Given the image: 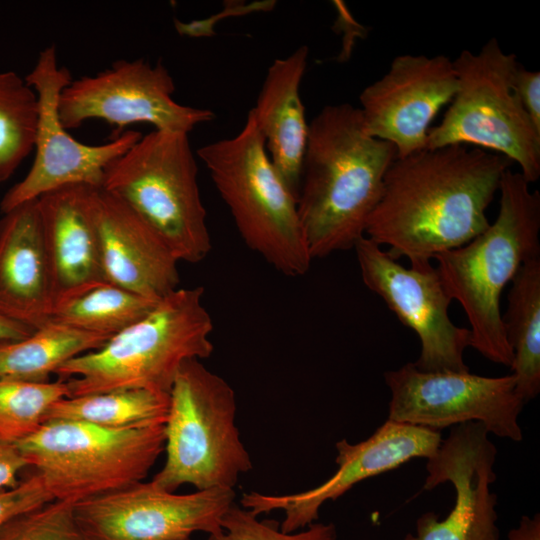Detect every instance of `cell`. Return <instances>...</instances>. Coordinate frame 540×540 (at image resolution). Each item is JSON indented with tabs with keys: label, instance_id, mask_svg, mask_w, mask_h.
I'll use <instances>...</instances> for the list:
<instances>
[{
	"label": "cell",
	"instance_id": "cell-1",
	"mask_svg": "<svg viewBox=\"0 0 540 540\" xmlns=\"http://www.w3.org/2000/svg\"><path fill=\"white\" fill-rule=\"evenodd\" d=\"M511 164L502 155L461 144L396 157L365 236L411 265L461 247L489 226L486 210Z\"/></svg>",
	"mask_w": 540,
	"mask_h": 540
},
{
	"label": "cell",
	"instance_id": "cell-2",
	"mask_svg": "<svg viewBox=\"0 0 540 540\" xmlns=\"http://www.w3.org/2000/svg\"><path fill=\"white\" fill-rule=\"evenodd\" d=\"M396 157L392 144L366 132L357 107L327 105L313 118L297 198L312 260L354 248L365 236Z\"/></svg>",
	"mask_w": 540,
	"mask_h": 540
},
{
	"label": "cell",
	"instance_id": "cell-3",
	"mask_svg": "<svg viewBox=\"0 0 540 540\" xmlns=\"http://www.w3.org/2000/svg\"><path fill=\"white\" fill-rule=\"evenodd\" d=\"M520 172L506 170L500 207L492 224L467 244L436 255V269L450 297L470 324V347L486 359L511 367L500 296L519 268L540 256V193Z\"/></svg>",
	"mask_w": 540,
	"mask_h": 540
},
{
	"label": "cell",
	"instance_id": "cell-4",
	"mask_svg": "<svg viewBox=\"0 0 540 540\" xmlns=\"http://www.w3.org/2000/svg\"><path fill=\"white\" fill-rule=\"evenodd\" d=\"M203 294L200 286L177 288L101 348L59 367L55 374L66 381L69 397L121 389L169 394L186 361L206 359L214 351Z\"/></svg>",
	"mask_w": 540,
	"mask_h": 540
},
{
	"label": "cell",
	"instance_id": "cell-5",
	"mask_svg": "<svg viewBox=\"0 0 540 540\" xmlns=\"http://www.w3.org/2000/svg\"><path fill=\"white\" fill-rule=\"evenodd\" d=\"M197 156L244 243L283 275L303 276L312 258L297 199L273 166L251 112L238 134L202 146Z\"/></svg>",
	"mask_w": 540,
	"mask_h": 540
},
{
	"label": "cell",
	"instance_id": "cell-6",
	"mask_svg": "<svg viewBox=\"0 0 540 540\" xmlns=\"http://www.w3.org/2000/svg\"><path fill=\"white\" fill-rule=\"evenodd\" d=\"M236 411L231 385L201 360L186 361L169 392L165 463L151 481L170 492L184 484L197 490L234 489L253 467Z\"/></svg>",
	"mask_w": 540,
	"mask_h": 540
},
{
	"label": "cell",
	"instance_id": "cell-7",
	"mask_svg": "<svg viewBox=\"0 0 540 540\" xmlns=\"http://www.w3.org/2000/svg\"><path fill=\"white\" fill-rule=\"evenodd\" d=\"M197 175L188 134L153 130L110 163L101 189L151 226L178 261L199 263L212 244Z\"/></svg>",
	"mask_w": 540,
	"mask_h": 540
},
{
	"label": "cell",
	"instance_id": "cell-8",
	"mask_svg": "<svg viewBox=\"0 0 540 540\" xmlns=\"http://www.w3.org/2000/svg\"><path fill=\"white\" fill-rule=\"evenodd\" d=\"M164 445V424L115 429L64 419L15 443L52 498L73 505L143 481Z\"/></svg>",
	"mask_w": 540,
	"mask_h": 540
},
{
	"label": "cell",
	"instance_id": "cell-9",
	"mask_svg": "<svg viewBox=\"0 0 540 540\" xmlns=\"http://www.w3.org/2000/svg\"><path fill=\"white\" fill-rule=\"evenodd\" d=\"M491 38L477 53L453 60L458 89L439 125L429 129L425 149L461 144L492 150L512 163L528 183L540 176V130L518 100L513 74L518 65Z\"/></svg>",
	"mask_w": 540,
	"mask_h": 540
},
{
	"label": "cell",
	"instance_id": "cell-10",
	"mask_svg": "<svg viewBox=\"0 0 540 540\" xmlns=\"http://www.w3.org/2000/svg\"><path fill=\"white\" fill-rule=\"evenodd\" d=\"M391 394L388 419L439 430L467 422H480L498 437L523 439L519 415L524 401L515 377H486L470 372H424L407 363L386 371Z\"/></svg>",
	"mask_w": 540,
	"mask_h": 540
},
{
	"label": "cell",
	"instance_id": "cell-11",
	"mask_svg": "<svg viewBox=\"0 0 540 540\" xmlns=\"http://www.w3.org/2000/svg\"><path fill=\"white\" fill-rule=\"evenodd\" d=\"M24 78L37 93L39 102L35 157L26 176L2 197L3 214L64 186L84 184L101 188L110 163L142 136L137 131L127 130L109 142L87 145L70 135L60 122L58 100L72 78L70 71L58 64L54 45L40 52Z\"/></svg>",
	"mask_w": 540,
	"mask_h": 540
},
{
	"label": "cell",
	"instance_id": "cell-12",
	"mask_svg": "<svg viewBox=\"0 0 540 540\" xmlns=\"http://www.w3.org/2000/svg\"><path fill=\"white\" fill-rule=\"evenodd\" d=\"M174 92V80L162 63L119 60L95 75L72 80L60 93L59 119L67 130L101 119L118 132L147 123L154 130L189 134L197 125L215 118L209 109L176 102Z\"/></svg>",
	"mask_w": 540,
	"mask_h": 540
},
{
	"label": "cell",
	"instance_id": "cell-13",
	"mask_svg": "<svg viewBox=\"0 0 540 540\" xmlns=\"http://www.w3.org/2000/svg\"><path fill=\"white\" fill-rule=\"evenodd\" d=\"M354 249L365 286L419 337L415 367L424 372H469L464 351L470 346V330L451 321L452 298L436 267L431 262L404 267L366 236Z\"/></svg>",
	"mask_w": 540,
	"mask_h": 540
},
{
	"label": "cell",
	"instance_id": "cell-14",
	"mask_svg": "<svg viewBox=\"0 0 540 540\" xmlns=\"http://www.w3.org/2000/svg\"><path fill=\"white\" fill-rule=\"evenodd\" d=\"M234 500V489L176 494L141 481L78 502L73 510L89 540H187L199 531L220 535Z\"/></svg>",
	"mask_w": 540,
	"mask_h": 540
},
{
	"label": "cell",
	"instance_id": "cell-15",
	"mask_svg": "<svg viewBox=\"0 0 540 540\" xmlns=\"http://www.w3.org/2000/svg\"><path fill=\"white\" fill-rule=\"evenodd\" d=\"M488 434L482 423L467 422L456 425L442 440L427 459L423 488L450 482L455 504L443 520L431 511L423 513L416 521V533L403 540H499L497 495L490 491L496 480L497 449Z\"/></svg>",
	"mask_w": 540,
	"mask_h": 540
},
{
	"label": "cell",
	"instance_id": "cell-16",
	"mask_svg": "<svg viewBox=\"0 0 540 540\" xmlns=\"http://www.w3.org/2000/svg\"><path fill=\"white\" fill-rule=\"evenodd\" d=\"M442 442L438 430L387 419L369 438L356 444L342 439L336 443V472L320 485L283 495L244 493L241 506L259 516L275 510L284 513L283 532L304 529L319 518L327 501L344 495L355 484L390 471L412 458H430Z\"/></svg>",
	"mask_w": 540,
	"mask_h": 540
},
{
	"label": "cell",
	"instance_id": "cell-17",
	"mask_svg": "<svg viewBox=\"0 0 540 540\" xmlns=\"http://www.w3.org/2000/svg\"><path fill=\"white\" fill-rule=\"evenodd\" d=\"M457 89L456 70L448 57L399 55L359 96L364 128L392 144L397 158L421 151L432 120Z\"/></svg>",
	"mask_w": 540,
	"mask_h": 540
},
{
	"label": "cell",
	"instance_id": "cell-18",
	"mask_svg": "<svg viewBox=\"0 0 540 540\" xmlns=\"http://www.w3.org/2000/svg\"><path fill=\"white\" fill-rule=\"evenodd\" d=\"M95 219L107 283L155 301L179 288L178 259L123 201L97 189Z\"/></svg>",
	"mask_w": 540,
	"mask_h": 540
},
{
	"label": "cell",
	"instance_id": "cell-19",
	"mask_svg": "<svg viewBox=\"0 0 540 540\" xmlns=\"http://www.w3.org/2000/svg\"><path fill=\"white\" fill-rule=\"evenodd\" d=\"M97 189L74 184L37 198L54 308L106 282L95 219Z\"/></svg>",
	"mask_w": 540,
	"mask_h": 540
},
{
	"label": "cell",
	"instance_id": "cell-20",
	"mask_svg": "<svg viewBox=\"0 0 540 540\" xmlns=\"http://www.w3.org/2000/svg\"><path fill=\"white\" fill-rule=\"evenodd\" d=\"M54 309L51 269L37 199L0 219V315L38 329Z\"/></svg>",
	"mask_w": 540,
	"mask_h": 540
},
{
	"label": "cell",
	"instance_id": "cell-21",
	"mask_svg": "<svg viewBox=\"0 0 540 540\" xmlns=\"http://www.w3.org/2000/svg\"><path fill=\"white\" fill-rule=\"evenodd\" d=\"M308 55V47L302 45L274 60L250 110L273 166L296 199L309 130L299 92Z\"/></svg>",
	"mask_w": 540,
	"mask_h": 540
},
{
	"label": "cell",
	"instance_id": "cell-22",
	"mask_svg": "<svg viewBox=\"0 0 540 540\" xmlns=\"http://www.w3.org/2000/svg\"><path fill=\"white\" fill-rule=\"evenodd\" d=\"M510 283L502 320L513 351L516 391L525 403L540 391V256L526 261Z\"/></svg>",
	"mask_w": 540,
	"mask_h": 540
},
{
	"label": "cell",
	"instance_id": "cell-23",
	"mask_svg": "<svg viewBox=\"0 0 540 540\" xmlns=\"http://www.w3.org/2000/svg\"><path fill=\"white\" fill-rule=\"evenodd\" d=\"M110 338L50 321L22 340L0 342V378L47 382L63 364Z\"/></svg>",
	"mask_w": 540,
	"mask_h": 540
},
{
	"label": "cell",
	"instance_id": "cell-24",
	"mask_svg": "<svg viewBox=\"0 0 540 540\" xmlns=\"http://www.w3.org/2000/svg\"><path fill=\"white\" fill-rule=\"evenodd\" d=\"M169 394L144 389H121L65 397L48 412L47 420L64 419L123 429L165 424Z\"/></svg>",
	"mask_w": 540,
	"mask_h": 540
},
{
	"label": "cell",
	"instance_id": "cell-25",
	"mask_svg": "<svg viewBox=\"0 0 540 540\" xmlns=\"http://www.w3.org/2000/svg\"><path fill=\"white\" fill-rule=\"evenodd\" d=\"M157 303L105 282L56 306L50 321L112 337L146 316Z\"/></svg>",
	"mask_w": 540,
	"mask_h": 540
},
{
	"label": "cell",
	"instance_id": "cell-26",
	"mask_svg": "<svg viewBox=\"0 0 540 540\" xmlns=\"http://www.w3.org/2000/svg\"><path fill=\"white\" fill-rule=\"evenodd\" d=\"M38 116L37 93L25 78L0 72V183L34 150Z\"/></svg>",
	"mask_w": 540,
	"mask_h": 540
},
{
	"label": "cell",
	"instance_id": "cell-27",
	"mask_svg": "<svg viewBox=\"0 0 540 540\" xmlns=\"http://www.w3.org/2000/svg\"><path fill=\"white\" fill-rule=\"evenodd\" d=\"M69 397L65 380L30 382L0 378V441L15 444L46 421L51 407Z\"/></svg>",
	"mask_w": 540,
	"mask_h": 540
},
{
	"label": "cell",
	"instance_id": "cell-28",
	"mask_svg": "<svg viewBox=\"0 0 540 540\" xmlns=\"http://www.w3.org/2000/svg\"><path fill=\"white\" fill-rule=\"evenodd\" d=\"M0 540H89L73 504L53 500L19 514L0 527Z\"/></svg>",
	"mask_w": 540,
	"mask_h": 540
},
{
	"label": "cell",
	"instance_id": "cell-29",
	"mask_svg": "<svg viewBox=\"0 0 540 540\" xmlns=\"http://www.w3.org/2000/svg\"><path fill=\"white\" fill-rule=\"evenodd\" d=\"M249 510L234 503L221 520L222 533L208 540H336L333 523L314 522L299 532L281 531L278 523L261 521Z\"/></svg>",
	"mask_w": 540,
	"mask_h": 540
},
{
	"label": "cell",
	"instance_id": "cell-30",
	"mask_svg": "<svg viewBox=\"0 0 540 540\" xmlns=\"http://www.w3.org/2000/svg\"><path fill=\"white\" fill-rule=\"evenodd\" d=\"M54 499L35 472L10 489L0 491V527L11 518Z\"/></svg>",
	"mask_w": 540,
	"mask_h": 540
},
{
	"label": "cell",
	"instance_id": "cell-31",
	"mask_svg": "<svg viewBox=\"0 0 540 540\" xmlns=\"http://www.w3.org/2000/svg\"><path fill=\"white\" fill-rule=\"evenodd\" d=\"M514 92L523 109L540 130V73L527 70L518 63L512 80Z\"/></svg>",
	"mask_w": 540,
	"mask_h": 540
},
{
	"label": "cell",
	"instance_id": "cell-32",
	"mask_svg": "<svg viewBox=\"0 0 540 540\" xmlns=\"http://www.w3.org/2000/svg\"><path fill=\"white\" fill-rule=\"evenodd\" d=\"M26 467L28 462L15 444L0 441V491L17 486Z\"/></svg>",
	"mask_w": 540,
	"mask_h": 540
},
{
	"label": "cell",
	"instance_id": "cell-33",
	"mask_svg": "<svg viewBox=\"0 0 540 540\" xmlns=\"http://www.w3.org/2000/svg\"><path fill=\"white\" fill-rule=\"evenodd\" d=\"M507 540H540V514L522 516L518 526L508 532Z\"/></svg>",
	"mask_w": 540,
	"mask_h": 540
},
{
	"label": "cell",
	"instance_id": "cell-34",
	"mask_svg": "<svg viewBox=\"0 0 540 540\" xmlns=\"http://www.w3.org/2000/svg\"><path fill=\"white\" fill-rule=\"evenodd\" d=\"M35 330V328L0 315V342L22 340Z\"/></svg>",
	"mask_w": 540,
	"mask_h": 540
},
{
	"label": "cell",
	"instance_id": "cell-35",
	"mask_svg": "<svg viewBox=\"0 0 540 540\" xmlns=\"http://www.w3.org/2000/svg\"><path fill=\"white\" fill-rule=\"evenodd\" d=\"M187 540H191V538H190V539H187Z\"/></svg>",
	"mask_w": 540,
	"mask_h": 540
}]
</instances>
